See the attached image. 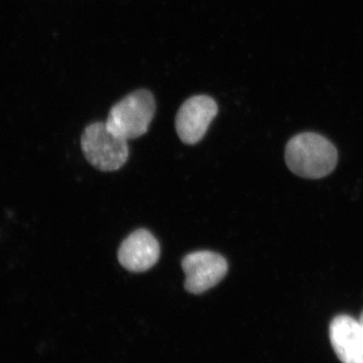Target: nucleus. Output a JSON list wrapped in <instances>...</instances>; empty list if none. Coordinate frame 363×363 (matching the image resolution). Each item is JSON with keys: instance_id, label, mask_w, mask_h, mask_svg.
<instances>
[{"instance_id": "nucleus-2", "label": "nucleus", "mask_w": 363, "mask_h": 363, "mask_svg": "<svg viewBox=\"0 0 363 363\" xmlns=\"http://www.w3.org/2000/svg\"><path fill=\"white\" fill-rule=\"evenodd\" d=\"M156 112V101L150 91H135L109 111L107 128L126 140L140 138L149 130Z\"/></svg>"}, {"instance_id": "nucleus-3", "label": "nucleus", "mask_w": 363, "mask_h": 363, "mask_svg": "<svg viewBox=\"0 0 363 363\" xmlns=\"http://www.w3.org/2000/svg\"><path fill=\"white\" fill-rule=\"evenodd\" d=\"M86 160L104 172L117 171L130 156L128 140L114 135L105 123H91L81 136Z\"/></svg>"}, {"instance_id": "nucleus-8", "label": "nucleus", "mask_w": 363, "mask_h": 363, "mask_svg": "<svg viewBox=\"0 0 363 363\" xmlns=\"http://www.w3.org/2000/svg\"><path fill=\"white\" fill-rule=\"evenodd\" d=\"M359 323H360V325H362V328H363V313H362V316H360Z\"/></svg>"}, {"instance_id": "nucleus-7", "label": "nucleus", "mask_w": 363, "mask_h": 363, "mask_svg": "<svg viewBox=\"0 0 363 363\" xmlns=\"http://www.w3.org/2000/svg\"><path fill=\"white\" fill-rule=\"evenodd\" d=\"M332 346L343 363H363V328L347 315L334 318L330 325Z\"/></svg>"}, {"instance_id": "nucleus-4", "label": "nucleus", "mask_w": 363, "mask_h": 363, "mask_svg": "<svg viewBox=\"0 0 363 363\" xmlns=\"http://www.w3.org/2000/svg\"><path fill=\"white\" fill-rule=\"evenodd\" d=\"M182 269L186 274V291L199 295L220 283L228 272V264L219 253L202 250L186 255Z\"/></svg>"}, {"instance_id": "nucleus-6", "label": "nucleus", "mask_w": 363, "mask_h": 363, "mask_svg": "<svg viewBox=\"0 0 363 363\" xmlns=\"http://www.w3.org/2000/svg\"><path fill=\"white\" fill-rule=\"evenodd\" d=\"M161 255L159 241L147 229H138L130 234L118 250V262L131 272L149 271Z\"/></svg>"}, {"instance_id": "nucleus-5", "label": "nucleus", "mask_w": 363, "mask_h": 363, "mask_svg": "<svg viewBox=\"0 0 363 363\" xmlns=\"http://www.w3.org/2000/svg\"><path fill=\"white\" fill-rule=\"evenodd\" d=\"M217 113L218 106L212 97L197 95L186 100L176 116V130L182 142L186 145L199 143Z\"/></svg>"}, {"instance_id": "nucleus-1", "label": "nucleus", "mask_w": 363, "mask_h": 363, "mask_svg": "<svg viewBox=\"0 0 363 363\" xmlns=\"http://www.w3.org/2000/svg\"><path fill=\"white\" fill-rule=\"evenodd\" d=\"M285 157L294 174L308 179L329 175L338 161L335 147L324 136L313 133L294 136L286 145Z\"/></svg>"}]
</instances>
